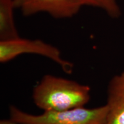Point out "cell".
Segmentation results:
<instances>
[{"mask_svg": "<svg viewBox=\"0 0 124 124\" xmlns=\"http://www.w3.org/2000/svg\"><path fill=\"white\" fill-rule=\"evenodd\" d=\"M24 0H14L16 8H20Z\"/></svg>", "mask_w": 124, "mask_h": 124, "instance_id": "cell-9", "label": "cell"}, {"mask_svg": "<svg viewBox=\"0 0 124 124\" xmlns=\"http://www.w3.org/2000/svg\"><path fill=\"white\" fill-rule=\"evenodd\" d=\"M0 124H18L17 123L12 121V120H3L0 121Z\"/></svg>", "mask_w": 124, "mask_h": 124, "instance_id": "cell-8", "label": "cell"}, {"mask_svg": "<svg viewBox=\"0 0 124 124\" xmlns=\"http://www.w3.org/2000/svg\"><path fill=\"white\" fill-rule=\"evenodd\" d=\"M9 113L10 120L18 124H107L108 108L106 105L94 108L80 107L33 115L12 106Z\"/></svg>", "mask_w": 124, "mask_h": 124, "instance_id": "cell-2", "label": "cell"}, {"mask_svg": "<svg viewBox=\"0 0 124 124\" xmlns=\"http://www.w3.org/2000/svg\"><path fill=\"white\" fill-rule=\"evenodd\" d=\"M82 1L83 6L103 9L113 18H117L121 15L120 9L116 0H82Z\"/></svg>", "mask_w": 124, "mask_h": 124, "instance_id": "cell-7", "label": "cell"}, {"mask_svg": "<svg viewBox=\"0 0 124 124\" xmlns=\"http://www.w3.org/2000/svg\"><path fill=\"white\" fill-rule=\"evenodd\" d=\"M107 124H124V72L114 77L108 85Z\"/></svg>", "mask_w": 124, "mask_h": 124, "instance_id": "cell-5", "label": "cell"}, {"mask_svg": "<svg viewBox=\"0 0 124 124\" xmlns=\"http://www.w3.org/2000/svg\"><path fill=\"white\" fill-rule=\"evenodd\" d=\"M83 6L82 0H24L20 8L25 16L46 12L55 18H67L77 15Z\"/></svg>", "mask_w": 124, "mask_h": 124, "instance_id": "cell-4", "label": "cell"}, {"mask_svg": "<svg viewBox=\"0 0 124 124\" xmlns=\"http://www.w3.org/2000/svg\"><path fill=\"white\" fill-rule=\"evenodd\" d=\"M24 54H34L50 59L61 67L67 74L72 71L73 64L62 58L60 51L52 45L40 40L18 38L0 41V62L5 63Z\"/></svg>", "mask_w": 124, "mask_h": 124, "instance_id": "cell-3", "label": "cell"}, {"mask_svg": "<svg viewBox=\"0 0 124 124\" xmlns=\"http://www.w3.org/2000/svg\"><path fill=\"white\" fill-rule=\"evenodd\" d=\"M34 103L44 111L83 107L90 99V88L63 78L46 75L33 89Z\"/></svg>", "mask_w": 124, "mask_h": 124, "instance_id": "cell-1", "label": "cell"}, {"mask_svg": "<svg viewBox=\"0 0 124 124\" xmlns=\"http://www.w3.org/2000/svg\"><path fill=\"white\" fill-rule=\"evenodd\" d=\"M14 0H0V39L10 40L20 38L13 17Z\"/></svg>", "mask_w": 124, "mask_h": 124, "instance_id": "cell-6", "label": "cell"}]
</instances>
